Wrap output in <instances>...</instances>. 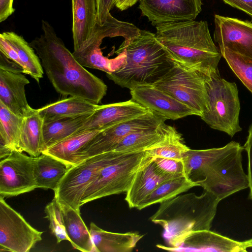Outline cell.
Listing matches in <instances>:
<instances>
[{"instance_id":"obj_1","label":"cell","mask_w":252,"mask_h":252,"mask_svg":"<svg viewBox=\"0 0 252 252\" xmlns=\"http://www.w3.org/2000/svg\"><path fill=\"white\" fill-rule=\"evenodd\" d=\"M41 28L43 33L30 44L55 90L62 95L81 97L98 105L106 94V85L79 63L48 21L42 20Z\"/></svg>"},{"instance_id":"obj_2","label":"cell","mask_w":252,"mask_h":252,"mask_svg":"<svg viewBox=\"0 0 252 252\" xmlns=\"http://www.w3.org/2000/svg\"><path fill=\"white\" fill-rule=\"evenodd\" d=\"M244 147L232 141L222 147L189 149L183 155L185 175L220 201L249 188L248 175L242 166Z\"/></svg>"},{"instance_id":"obj_3","label":"cell","mask_w":252,"mask_h":252,"mask_svg":"<svg viewBox=\"0 0 252 252\" xmlns=\"http://www.w3.org/2000/svg\"><path fill=\"white\" fill-rule=\"evenodd\" d=\"M155 27L158 39L174 62L206 73L218 69L222 55L213 41L207 21L189 20Z\"/></svg>"},{"instance_id":"obj_4","label":"cell","mask_w":252,"mask_h":252,"mask_svg":"<svg viewBox=\"0 0 252 252\" xmlns=\"http://www.w3.org/2000/svg\"><path fill=\"white\" fill-rule=\"evenodd\" d=\"M124 50L125 63L119 69L106 73V76L118 85L130 90L155 84L174 64L156 33L146 30H140L138 34L125 40L116 53Z\"/></svg>"},{"instance_id":"obj_5","label":"cell","mask_w":252,"mask_h":252,"mask_svg":"<svg viewBox=\"0 0 252 252\" xmlns=\"http://www.w3.org/2000/svg\"><path fill=\"white\" fill-rule=\"evenodd\" d=\"M220 201L205 189L200 195L193 192L179 194L160 203L150 220L162 227L170 247L177 248L192 232L210 230Z\"/></svg>"},{"instance_id":"obj_6","label":"cell","mask_w":252,"mask_h":252,"mask_svg":"<svg viewBox=\"0 0 252 252\" xmlns=\"http://www.w3.org/2000/svg\"><path fill=\"white\" fill-rule=\"evenodd\" d=\"M114 151L112 157L85 191L81 206L103 197L126 192L137 172L154 158L149 151Z\"/></svg>"},{"instance_id":"obj_7","label":"cell","mask_w":252,"mask_h":252,"mask_svg":"<svg viewBox=\"0 0 252 252\" xmlns=\"http://www.w3.org/2000/svg\"><path fill=\"white\" fill-rule=\"evenodd\" d=\"M208 107L200 118L210 127L231 137L242 130L239 124L240 102L235 82L220 77L218 69L205 74Z\"/></svg>"},{"instance_id":"obj_8","label":"cell","mask_w":252,"mask_h":252,"mask_svg":"<svg viewBox=\"0 0 252 252\" xmlns=\"http://www.w3.org/2000/svg\"><path fill=\"white\" fill-rule=\"evenodd\" d=\"M174 62L173 66L154 85L191 108L200 117L208 110L204 75Z\"/></svg>"},{"instance_id":"obj_9","label":"cell","mask_w":252,"mask_h":252,"mask_svg":"<svg viewBox=\"0 0 252 252\" xmlns=\"http://www.w3.org/2000/svg\"><path fill=\"white\" fill-rule=\"evenodd\" d=\"M114 153L112 151L97 155L71 166L54 190V198L59 203L80 212L85 191Z\"/></svg>"},{"instance_id":"obj_10","label":"cell","mask_w":252,"mask_h":252,"mask_svg":"<svg viewBox=\"0 0 252 252\" xmlns=\"http://www.w3.org/2000/svg\"><path fill=\"white\" fill-rule=\"evenodd\" d=\"M166 120L150 110L138 117L101 130L76 154L74 165L82 160L113 151L119 142L128 134L137 130L157 127Z\"/></svg>"},{"instance_id":"obj_11","label":"cell","mask_w":252,"mask_h":252,"mask_svg":"<svg viewBox=\"0 0 252 252\" xmlns=\"http://www.w3.org/2000/svg\"><path fill=\"white\" fill-rule=\"evenodd\" d=\"M42 231L32 226L0 196V250L29 252L42 240Z\"/></svg>"},{"instance_id":"obj_12","label":"cell","mask_w":252,"mask_h":252,"mask_svg":"<svg viewBox=\"0 0 252 252\" xmlns=\"http://www.w3.org/2000/svg\"><path fill=\"white\" fill-rule=\"evenodd\" d=\"M34 157L12 151L0 162V195L9 197L37 188L34 175Z\"/></svg>"},{"instance_id":"obj_13","label":"cell","mask_w":252,"mask_h":252,"mask_svg":"<svg viewBox=\"0 0 252 252\" xmlns=\"http://www.w3.org/2000/svg\"><path fill=\"white\" fill-rule=\"evenodd\" d=\"M202 0H139L142 16L152 25L194 20L202 10Z\"/></svg>"},{"instance_id":"obj_14","label":"cell","mask_w":252,"mask_h":252,"mask_svg":"<svg viewBox=\"0 0 252 252\" xmlns=\"http://www.w3.org/2000/svg\"><path fill=\"white\" fill-rule=\"evenodd\" d=\"M214 23V39L219 48L252 59L251 22L215 14Z\"/></svg>"},{"instance_id":"obj_15","label":"cell","mask_w":252,"mask_h":252,"mask_svg":"<svg viewBox=\"0 0 252 252\" xmlns=\"http://www.w3.org/2000/svg\"><path fill=\"white\" fill-rule=\"evenodd\" d=\"M130 90L133 100L166 120L196 115L189 107L154 85L138 86Z\"/></svg>"},{"instance_id":"obj_16","label":"cell","mask_w":252,"mask_h":252,"mask_svg":"<svg viewBox=\"0 0 252 252\" xmlns=\"http://www.w3.org/2000/svg\"><path fill=\"white\" fill-rule=\"evenodd\" d=\"M110 35L107 29L102 26L97 27L89 40L79 50L73 51L74 57L84 67L98 69L106 73L119 69L125 63V51L113 59H108L103 55L100 48L103 39L110 37Z\"/></svg>"},{"instance_id":"obj_17","label":"cell","mask_w":252,"mask_h":252,"mask_svg":"<svg viewBox=\"0 0 252 252\" xmlns=\"http://www.w3.org/2000/svg\"><path fill=\"white\" fill-rule=\"evenodd\" d=\"M149 111L132 99L124 102L98 105L80 131L105 129L142 115Z\"/></svg>"},{"instance_id":"obj_18","label":"cell","mask_w":252,"mask_h":252,"mask_svg":"<svg viewBox=\"0 0 252 252\" xmlns=\"http://www.w3.org/2000/svg\"><path fill=\"white\" fill-rule=\"evenodd\" d=\"M158 248L172 252H246L244 242H239L210 230L193 232L177 248L157 245Z\"/></svg>"},{"instance_id":"obj_19","label":"cell","mask_w":252,"mask_h":252,"mask_svg":"<svg viewBox=\"0 0 252 252\" xmlns=\"http://www.w3.org/2000/svg\"><path fill=\"white\" fill-rule=\"evenodd\" d=\"M29 83L23 73L0 69V101L21 117H24L31 108L25 93V86Z\"/></svg>"},{"instance_id":"obj_20","label":"cell","mask_w":252,"mask_h":252,"mask_svg":"<svg viewBox=\"0 0 252 252\" xmlns=\"http://www.w3.org/2000/svg\"><path fill=\"white\" fill-rule=\"evenodd\" d=\"M74 51L91 38L97 24L95 0H71Z\"/></svg>"},{"instance_id":"obj_21","label":"cell","mask_w":252,"mask_h":252,"mask_svg":"<svg viewBox=\"0 0 252 252\" xmlns=\"http://www.w3.org/2000/svg\"><path fill=\"white\" fill-rule=\"evenodd\" d=\"M89 230L96 252H129L143 236L136 232L105 231L93 222Z\"/></svg>"},{"instance_id":"obj_22","label":"cell","mask_w":252,"mask_h":252,"mask_svg":"<svg viewBox=\"0 0 252 252\" xmlns=\"http://www.w3.org/2000/svg\"><path fill=\"white\" fill-rule=\"evenodd\" d=\"M169 178L161 173L153 160L139 170L126 192L125 200L129 208H136L162 182Z\"/></svg>"},{"instance_id":"obj_23","label":"cell","mask_w":252,"mask_h":252,"mask_svg":"<svg viewBox=\"0 0 252 252\" xmlns=\"http://www.w3.org/2000/svg\"><path fill=\"white\" fill-rule=\"evenodd\" d=\"M44 120L37 110L31 108L24 116L19 151L37 157L43 152Z\"/></svg>"},{"instance_id":"obj_24","label":"cell","mask_w":252,"mask_h":252,"mask_svg":"<svg viewBox=\"0 0 252 252\" xmlns=\"http://www.w3.org/2000/svg\"><path fill=\"white\" fill-rule=\"evenodd\" d=\"M98 104L84 98L70 96L37 110L44 122H48L90 114L94 112Z\"/></svg>"},{"instance_id":"obj_25","label":"cell","mask_w":252,"mask_h":252,"mask_svg":"<svg viewBox=\"0 0 252 252\" xmlns=\"http://www.w3.org/2000/svg\"><path fill=\"white\" fill-rule=\"evenodd\" d=\"M70 167L45 153L34 158V175L37 188L55 190Z\"/></svg>"},{"instance_id":"obj_26","label":"cell","mask_w":252,"mask_h":252,"mask_svg":"<svg viewBox=\"0 0 252 252\" xmlns=\"http://www.w3.org/2000/svg\"><path fill=\"white\" fill-rule=\"evenodd\" d=\"M165 123L154 127L131 132L123 138L113 151L133 152L148 151L159 147L165 137Z\"/></svg>"},{"instance_id":"obj_27","label":"cell","mask_w":252,"mask_h":252,"mask_svg":"<svg viewBox=\"0 0 252 252\" xmlns=\"http://www.w3.org/2000/svg\"><path fill=\"white\" fill-rule=\"evenodd\" d=\"M60 205L66 232L73 247L83 252H96L90 230L81 218L80 212L66 205Z\"/></svg>"},{"instance_id":"obj_28","label":"cell","mask_w":252,"mask_h":252,"mask_svg":"<svg viewBox=\"0 0 252 252\" xmlns=\"http://www.w3.org/2000/svg\"><path fill=\"white\" fill-rule=\"evenodd\" d=\"M23 117L18 116L0 101V158L19 151Z\"/></svg>"},{"instance_id":"obj_29","label":"cell","mask_w":252,"mask_h":252,"mask_svg":"<svg viewBox=\"0 0 252 252\" xmlns=\"http://www.w3.org/2000/svg\"><path fill=\"white\" fill-rule=\"evenodd\" d=\"M2 36L17 52L21 63L23 73L33 78L37 83L43 78V68L34 49L21 35L13 32H5Z\"/></svg>"},{"instance_id":"obj_30","label":"cell","mask_w":252,"mask_h":252,"mask_svg":"<svg viewBox=\"0 0 252 252\" xmlns=\"http://www.w3.org/2000/svg\"><path fill=\"white\" fill-rule=\"evenodd\" d=\"M92 113L44 122L43 152L79 131Z\"/></svg>"},{"instance_id":"obj_31","label":"cell","mask_w":252,"mask_h":252,"mask_svg":"<svg viewBox=\"0 0 252 252\" xmlns=\"http://www.w3.org/2000/svg\"><path fill=\"white\" fill-rule=\"evenodd\" d=\"M102 129L78 131L49 148L42 153L50 155L71 167L74 165V158L78 152Z\"/></svg>"},{"instance_id":"obj_32","label":"cell","mask_w":252,"mask_h":252,"mask_svg":"<svg viewBox=\"0 0 252 252\" xmlns=\"http://www.w3.org/2000/svg\"><path fill=\"white\" fill-rule=\"evenodd\" d=\"M196 186H198L185 176L169 179L160 184L136 208L141 210L154 204L160 203Z\"/></svg>"},{"instance_id":"obj_33","label":"cell","mask_w":252,"mask_h":252,"mask_svg":"<svg viewBox=\"0 0 252 252\" xmlns=\"http://www.w3.org/2000/svg\"><path fill=\"white\" fill-rule=\"evenodd\" d=\"M189 149L176 129L166 125L165 137L161 145L148 151L153 157L182 160L184 154Z\"/></svg>"},{"instance_id":"obj_34","label":"cell","mask_w":252,"mask_h":252,"mask_svg":"<svg viewBox=\"0 0 252 252\" xmlns=\"http://www.w3.org/2000/svg\"><path fill=\"white\" fill-rule=\"evenodd\" d=\"M219 49L234 73L252 93V59L226 48H219Z\"/></svg>"},{"instance_id":"obj_35","label":"cell","mask_w":252,"mask_h":252,"mask_svg":"<svg viewBox=\"0 0 252 252\" xmlns=\"http://www.w3.org/2000/svg\"><path fill=\"white\" fill-rule=\"evenodd\" d=\"M44 211L46 218L49 220L50 229L52 233L56 236L57 243H60L63 240L69 241L66 232L61 206L56 198H54L46 206Z\"/></svg>"},{"instance_id":"obj_36","label":"cell","mask_w":252,"mask_h":252,"mask_svg":"<svg viewBox=\"0 0 252 252\" xmlns=\"http://www.w3.org/2000/svg\"><path fill=\"white\" fill-rule=\"evenodd\" d=\"M153 161L159 172L169 179L185 176L183 160L154 157Z\"/></svg>"},{"instance_id":"obj_37","label":"cell","mask_w":252,"mask_h":252,"mask_svg":"<svg viewBox=\"0 0 252 252\" xmlns=\"http://www.w3.org/2000/svg\"><path fill=\"white\" fill-rule=\"evenodd\" d=\"M116 0H95L97 8V23L103 25L111 19L110 11L115 6Z\"/></svg>"},{"instance_id":"obj_38","label":"cell","mask_w":252,"mask_h":252,"mask_svg":"<svg viewBox=\"0 0 252 252\" xmlns=\"http://www.w3.org/2000/svg\"><path fill=\"white\" fill-rule=\"evenodd\" d=\"M249 133L244 146L248 155V177L250 189V198L252 200V124L249 129Z\"/></svg>"},{"instance_id":"obj_39","label":"cell","mask_w":252,"mask_h":252,"mask_svg":"<svg viewBox=\"0 0 252 252\" xmlns=\"http://www.w3.org/2000/svg\"><path fill=\"white\" fill-rule=\"evenodd\" d=\"M0 52L2 53L7 58L21 66V63L17 52L1 35H0Z\"/></svg>"},{"instance_id":"obj_40","label":"cell","mask_w":252,"mask_h":252,"mask_svg":"<svg viewBox=\"0 0 252 252\" xmlns=\"http://www.w3.org/2000/svg\"><path fill=\"white\" fill-rule=\"evenodd\" d=\"M233 8L247 14L252 18V0H222Z\"/></svg>"},{"instance_id":"obj_41","label":"cell","mask_w":252,"mask_h":252,"mask_svg":"<svg viewBox=\"0 0 252 252\" xmlns=\"http://www.w3.org/2000/svg\"><path fill=\"white\" fill-rule=\"evenodd\" d=\"M0 69L14 73H23L22 67L12 60L7 58L0 52Z\"/></svg>"},{"instance_id":"obj_42","label":"cell","mask_w":252,"mask_h":252,"mask_svg":"<svg viewBox=\"0 0 252 252\" xmlns=\"http://www.w3.org/2000/svg\"><path fill=\"white\" fill-rule=\"evenodd\" d=\"M14 0H0V22L5 21L15 11L13 8Z\"/></svg>"},{"instance_id":"obj_43","label":"cell","mask_w":252,"mask_h":252,"mask_svg":"<svg viewBox=\"0 0 252 252\" xmlns=\"http://www.w3.org/2000/svg\"><path fill=\"white\" fill-rule=\"evenodd\" d=\"M139 0H116L115 6L121 11L134 5Z\"/></svg>"},{"instance_id":"obj_44","label":"cell","mask_w":252,"mask_h":252,"mask_svg":"<svg viewBox=\"0 0 252 252\" xmlns=\"http://www.w3.org/2000/svg\"><path fill=\"white\" fill-rule=\"evenodd\" d=\"M244 244L247 248L252 247V239L244 242Z\"/></svg>"}]
</instances>
